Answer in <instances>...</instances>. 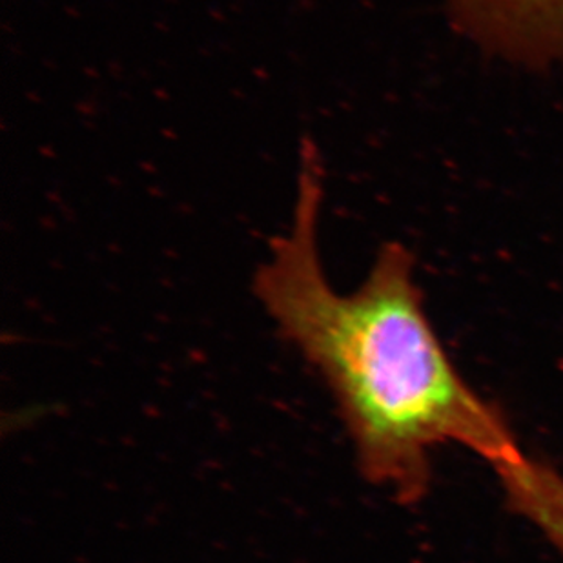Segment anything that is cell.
Wrapping results in <instances>:
<instances>
[{
  "label": "cell",
  "instance_id": "obj_2",
  "mask_svg": "<svg viewBox=\"0 0 563 563\" xmlns=\"http://www.w3.org/2000/svg\"><path fill=\"white\" fill-rule=\"evenodd\" d=\"M457 32L505 63L549 68L563 60V0H445Z\"/></svg>",
  "mask_w": 563,
  "mask_h": 563
},
{
  "label": "cell",
  "instance_id": "obj_1",
  "mask_svg": "<svg viewBox=\"0 0 563 563\" xmlns=\"http://www.w3.org/2000/svg\"><path fill=\"white\" fill-rule=\"evenodd\" d=\"M324 179L318 144L303 139L290 219L268 243L252 290L332 394L363 478L399 505H416L440 446H462L493 468L523 456L500 410L441 345L407 246H379L351 292L330 283L319 246Z\"/></svg>",
  "mask_w": 563,
  "mask_h": 563
},
{
  "label": "cell",
  "instance_id": "obj_3",
  "mask_svg": "<svg viewBox=\"0 0 563 563\" xmlns=\"http://www.w3.org/2000/svg\"><path fill=\"white\" fill-rule=\"evenodd\" d=\"M505 500L529 521L563 559V473L523 456L495 467Z\"/></svg>",
  "mask_w": 563,
  "mask_h": 563
}]
</instances>
